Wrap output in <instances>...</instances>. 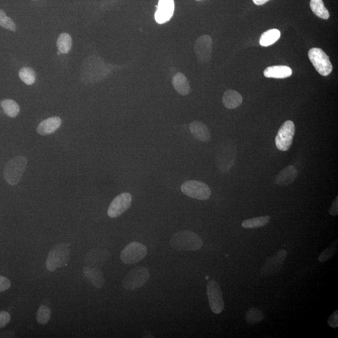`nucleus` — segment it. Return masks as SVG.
<instances>
[{
  "instance_id": "obj_1",
  "label": "nucleus",
  "mask_w": 338,
  "mask_h": 338,
  "mask_svg": "<svg viewBox=\"0 0 338 338\" xmlns=\"http://www.w3.org/2000/svg\"><path fill=\"white\" fill-rule=\"evenodd\" d=\"M170 245L178 251H193L202 248L203 242L195 233L190 230H181L171 238Z\"/></svg>"
},
{
  "instance_id": "obj_2",
  "label": "nucleus",
  "mask_w": 338,
  "mask_h": 338,
  "mask_svg": "<svg viewBox=\"0 0 338 338\" xmlns=\"http://www.w3.org/2000/svg\"><path fill=\"white\" fill-rule=\"evenodd\" d=\"M26 157L18 156L8 162L4 168V176L5 181L11 186H15L20 182L27 166Z\"/></svg>"
},
{
  "instance_id": "obj_3",
  "label": "nucleus",
  "mask_w": 338,
  "mask_h": 338,
  "mask_svg": "<svg viewBox=\"0 0 338 338\" xmlns=\"http://www.w3.org/2000/svg\"><path fill=\"white\" fill-rule=\"evenodd\" d=\"M70 247L68 244H60L53 248L48 254L46 267L50 272H54L57 268L63 267L69 262Z\"/></svg>"
},
{
  "instance_id": "obj_4",
  "label": "nucleus",
  "mask_w": 338,
  "mask_h": 338,
  "mask_svg": "<svg viewBox=\"0 0 338 338\" xmlns=\"http://www.w3.org/2000/svg\"><path fill=\"white\" fill-rule=\"evenodd\" d=\"M150 278L148 269L144 266L133 268L123 279V288L127 291H134L141 288L146 284Z\"/></svg>"
},
{
  "instance_id": "obj_5",
  "label": "nucleus",
  "mask_w": 338,
  "mask_h": 338,
  "mask_svg": "<svg viewBox=\"0 0 338 338\" xmlns=\"http://www.w3.org/2000/svg\"><path fill=\"white\" fill-rule=\"evenodd\" d=\"M308 57L316 71L322 76H328L332 71L329 56L321 48H313L308 52Z\"/></svg>"
},
{
  "instance_id": "obj_6",
  "label": "nucleus",
  "mask_w": 338,
  "mask_h": 338,
  "mask_svg": "<svg viewBox=\"0 0 338 338\" xmlns=\"http://www.w3.org/2000/svg\"><path fill=\"white\" fill-rule=\"evenodd\" d=\"M185 195L195 199L206 200L211 197V190L204 182L190 180L185 182L181 187Z\"/></svg>"
},
{
  "instance_id": "obj_7",
  "label": "nucleus",
  "mask_w": 338,
  "mask_h": 338,
  "mask_svg": "<svg viewBox=\"0 0 338 338\" xmlns=\"http://www.w3.org/2000/svg\"><path fill=\"white\" fill-rule=\"evenodd\" d=\"M146 246L138 242H132L125 247L120 254V259L125 264H133L142 261L146 256Z\"/></svg>"
},
{
  "instance_id": "obj_8",
  "label": "nucleus",
  "mask_w": 338,
  "mask_h": 338,
  "mask_svg": "<svg viewBox=\"0 0 338 338\" xmlns=\"http://www.w3.org/2000/svg\"><path fill=\"white\" fill-rule=\"evenodd\" d=\"M295 130L294 123L291 120L284 122L281 126L275 139L276 146L281 151H288L290 149Z\"/></svg>"
},
{
  "instance_id": "obj_9",
  "label": "nucleus",
  "mask_w": 338,
  "mask_h": 338,
  "mask_svg": "<svg viewBox=\"0 0 338 338\" xmlns=\"http://www.w3.org/2000/svg\"><path fill=\"white\" fill-rule=\"evenodd\" d=\"M207 294L211 311L217 315L221 313L224 309V302L221 288L217 281L211 280L208 282Z\"/></svg>"
},
{
  "instance_id": "obj_10",
  "label": "nucleus",
  "mask_w": 338,
  "mask_h": 338,
  "mask_svg": "<svg viewBox=\"0 0 338 338\" xmlns=\"http://www.w3.org/2000/svg\"><path fill=\"white\" fill-rule=\"evenodd\" d=\"M286 257L287 252L285 250L278 251L265 262L261 269V276L268 277L280 272L283 269Z\"/></svg>"
},
{
  "instance_id": "obj_11",
  "label": "nucleus",
  "mask_w": 338,
  "mask_h": 338,
  "mask_svg": "<svg viewBox=\"0 0 338 338\" xmlns=\"http://www.w3.org/2000/svg\"><path fill=\"white\" fill-rule=\"evenodd\" d=\"M213 51V40L208 35L198 38L194 44V52L198 61L201 63L210 61Z\"/></svg>"
},
{
  "instance_id": "obj_12",
  "label": "nucleus",
  "mask_w": 338,
  "mask_h": 338,
  "mask_svg": "<svg viewBox=\"0 0 338 338\" xmlns=\"http://www.w3.org/2000/svg\"><path fill=\"white\" fill-rule=\"evenodd\" d=\"M132 197L129 193L125 192L117 195L112 200L108 209V216L111 218H116L121 216L130 208Z\"/></svg>"
},
{
  "instance_id": "obj_13",
  "label": "nucleus",
  "mask_w": 338,
  "mask_h": 338,
  "mask_svg": "<svg viewBox=\"0 0 338 338\" xmlns=\"http://www.w3.org/2000/svg\"><path fill=\"white\" fill-rule=\"evenodd\" d=\"M155 13V20L159 24L167 23L173 17L175 10L174 0H159Z\"/></svg>"
},
{
  "instance_id": "obj_14",
  "label": "nucleus",
  "mask_w": 338,
  "mask_h": 338,
  "mask_svg": "<svg viewBox=\"0 0 338 338\" xmlns=\"http://www.w3.org/2000/svg\"><path fill=\"white\" fill-rule=\"evenodd\" d=\"M236 150L230 146H224L220 149L217 155V163L220 170L226 172L234 165Z\"/></svg>"
},
{
  "instance_id": "obj_15",
  "label": "nucleus",
  "mask_w": 338,
  "mask_h": 338,
  "mask_svg": "<svg viewBox=\"0 0 338 338\" xmlns=\"http://www.w3.org/2000/svg\"><path fill=\"white\" fill-rule=\"evenodd\" d=\"M110 254L108 251L103 249H93L88 252L85 257V262L88 266L98 268L108 260Z\"/></svg>"
},
{
  "instance_id": "obj_16",
  "label": "nucleus",
  "mask_w": 338,
  "mask_h": 338,
  "mask_svg": "<svg viewBox=\"0 0 338 338\" xmlns=\"http://www.w3.org/2000/svg\"><path fill=\"white\" fill-rule=\"evenodd\" d=\"M61 124V119L58 117H53L43 120L37 127V132L41 136L50 135L58 129Z\"/></svg>"
},
{
  "instance_id": "obj_17",
  "label": "nucleus",
  "mask_w": 338,
  "mask_h": 338,
  "mask_svg": "<svg viewBox=\"0 0 338 338\" xmlns=\"http://www.w3.org/2000/svg\"><path fill=\"white\" fill-rule=\"evenodd\" d=\"M190 133L198 141L207 142L211 140V133L209 128L202 122L194 121L190 123Z\"/></svg>"
},
{
  "instance_id": "obj_18",
  "label": "nucleus",
  "mask_w": 338,
  "mask_h": 338,
  "mask_svg": "<svg viewBox=\"0 0 338 338\" xmlns=\"http://www.w3.org/2000/svg\"><path fill=\"white\" fill-rule=\"evenodd\" d=\"M297 177V168L289 165L281 171L276 178V184L280 186H286L293 182Z\"/></svg>"
},
{
  "instance_id": "obj_19",
  "label": "nucleus",
  "mask_w": 338,
  "mask_h": 338,
  "mask_svg": "<svg viewBox=\"0 0 338 338\" xmlns=\"http://www.w3.org/2000/svg\"><path fill=\"white\" fill-rule=\"evenodd\" d=\"M83 273L88 281L96 288H102L105 284L104 274L98 268L87 266L84 268Z\"/></svg>"
},
{
  "instance_id": "obj_20",
  "label": "nucleus",
  "mask_w": 338,
  "mask_h": 338,
  "mask_svg": "<svg viewBox=\"0 0 338 338\" xmlns=\"http://www.w3.org/2000/svg\"><path fill=\"white\" fill-rule=\"evenodd\" d=\"M292 71L290 67L285 65H275L267 67L264 71V75L273 79H286L291 76Z\"/></svg>"
},
{
  "instance_id": "obj_21",
  "label": "nucleus",
  "mask_w": 338,
  "mask_h": 338,
  "mask_svg": "<svg viewBox=\"0 0 338 338\" xmlns=\"http://www.w3.org/2000/svg\"><path fill=\"white\" fill-rule=\"evenodd\" d=\"M224 106L229 109H234L243 103V96L237 91L227 90L222 96Z\"/></svg>"
},
{
  "instance_id": "obj_22",
  "label": "nucleus",
  "mask_w": 338,
  "mask_h": 338,
  "mask_svg": "<svg viewBox=\"0 0 338 338\" xmlns=\"http://www.w3.org/2000/svg\"><path fill=\"white\" fill-rule=\"evenodd\" d=\"M172 84L175 90L181 95H187L190 92V86L189 81L183 74H177L172 80Z\"/></svg>"
},
{
  "instance_id": "obj_23",
  "label": "nucleus",
  "mask_w": 338,
  "mask_h": 338,
  "mask_svg": "<svg viewBox=\"0 0 338 338\" xmlns=\"http://www.w3.org/2000/svg\"><path fill=\"white\" fill-rule=\"evenodd\" d=\"M281 37V32L278 29H271L264 32L260 38L259 44L262 47H269L275 44Z\"/></svg>"
},
{
  "instance_id": "obj_24",
  "label": "nucleus",
  "mask_w": 338,
  "mask_h": 338,
  "mask_svg": "<svg viewBox=\"0 0 338 338\" xmlns=\"http://www.w3.org/2000/svg\"><path fill=\"white\" fill-rule=\"evenodd\" d=\"M310 7L314 14L323 20H328L330 17L329 11L324 6L323 0H311Z\"/></svg>"
},
{
  "instance_id": "obj_25",
  "label": "nucleus",
  "mask_w": 338,
  "mask_h": 338,
  "mask_svg": "<svg viewBox=\"0 0 338 338\" xmlns=\"http://www.w3.org/2000/svg\"><path fill=\"white\" fill-rule=\"evenodd\" d=\"M271 217L269 216H261L246 219L242 223V227L245 229H254L264 226L269 223Z\"/></svg>"
},
{
  "instance_id": "obj_26",
  "label": "nucleus",
  "mask_w": 338,
  "mask_h": 338,
  "mask_svg": "<svg viewBox=\"0 0 338 338\" xmlns=\"http://www.w3.org/2000/svg\"><path fill=\"white\" fill-rule=\"evenodd\" d=\"M1 106L4 109L5 114L11 118L17 116L20 112V107L14 100L11 99H5L1 102Z\"/></svg>"
},
{
  "instance_id": "obj_27",
  "label": "nucleus",
  "mask_w": 338,
  "mask_h": 338,
  "mask_svg": "<svg viewBox=\"0 0 338 338\" xmlns=\"http://www.w3.org/2000/svg\"><path fill=\"white\" fill-rule=\"evenodd\" d=\"M56 45H57L59 52L63 54H66L71 50L72 46V37L68 33H61L58 38Z\"/></svg>"
},
{
  "instance_id": "obj_28",
  "label": "nucleus",
  "mask_w": 338,
  "mask_h": 338,
  "mask_svg": "<svg viewBox=\"0 0 338 338\" xmlns=\"http://www.w3.org/2000/svg\"><path fill=\"white\" fill-rule=\"evenodd\" d=\"M264 318V313L258 308H252L246 314V321L247 323L254 324L260 323Z\"/></svg>"
},
{
  "instance_id": "obj_29",
  "label": "nucleus",
  "mask_w": 338,
  "mask_h": 338,
  "mask_svg": "<svg viewBox=\"0 0 338 338\" xmlns=\"http://www.w3.org/2000/svg\"><path fill=\"white\" fill-rule=\"evenodd\" d=\"M20 79L28 85H33L36 82V74L33 69L29 67H23L19 72Z\"/></svg>"
},
{
  "instance_id": "obj_30",
  "label": "nucleus",
  "mask_w": 338,
  "mask_h": 338,
  "mask_svg": "<svg viewBox=\"0 0 338 338\" xmlns=\"http://www.w3.org/2000/svg\"><path fill=\"white\" fill-rule=\"evenodd\" d=\"M337 248L338 241L337 240H336V241H334L333 243L330 244V246H329L326 249H324L321 254L319 255L318 257L319 261L321 262H325L329 261L330 259H331L332 257L337 253Z\"/></svg>"
},
{
  "instance_id": "obj_31",
  "label": "nucleus",
  "mask_w": 338,
  "mask_h": 338,
  "mask_svg": "<svg viewBox=\"0 0 338 338\" xmlns=\"http://www.w3.org/2000/svg\"><path fill=\"white\" fill-rule=\"evenodd\" d=\"M52 315V311L45 305H42L37 313V321L40 324H47Z\"/></svg>"
},
{
  "instance_id": "obj_32",
  "label": "nucleus",
  "mask_w": 338,
  "mask_h": 338,
  "mask_svg": "<svg viewBox=\"0 0 338 338\" xmlns=\"http://www.w3.org/2000/svg\"><path fill=\"white\" fill-rule=\"evenodd\" d=\"M0 26L8 30L15 31L17 30L14 21L6 15L4 10L0 9Z\"/></svg>"
},
{
  "instance_id": "obj_33",
  "label": "nucleus",
  "mask_w": 338,
  "mask_h": 338,
  "mask_svg": "<svg viewBox=\"0 0 338 338\" xmlns=\"http://www.w3.org/2000/svg\"><path fill=\"white\" fill-rule=\"evenodd\" d=\"M10 314L7 311H0V329L4 328L10 321Z\"/></svg>"
},
{
  "instance_id": "obj_34",
  "label": "nucleus",
  "mask_w": 338,
  "mask_h": 338,
  "mask_svg": "<svg viewBox=\"0 0 338 338\" xmlns=\"http://www.w3.org/2000/svg\"><path fill=\"white\" fill-rule=\"evenodd\" d=\"M328 324L331 328H336L338 326V311H335L328 320Z\"/></svg>"
},
{
  "instance_id": "obj_35",
  "label": "nucleus",
  "mask_w": 338,
  "mask_h": 338,
  "mask_svg": "<svg viewBox=\"0 0 338 338\" xmlns=\"http://www.w3.org/2000/svg\"><path fill=\"white\" fill-rule=\"evenodd\" d=\"M11 286V282L9 279L0 276V292H4L9 289Z\"/></svg>"
},
{
  "instance_id": "obj_36",
  "label": "nucleus",
  "mask_w": 338,
  "mask_h": 338,
  "mask_svg": "<svg viewBox=\"0 0 338 338\" xmlns=\"http://www.w3.org/2000/svg\"><path fill=\"white\" fill-rule=\"evenodd\" d=\"M329 213L330 215L336 216L338 214V197L335 198L333 202L332 203L331 208L329 209Z\"/></svg>"
},
{
  "instance_id": "obj_37",
  "label": "nucleus",
  "mask_w": 338,
  "mask_h": 338,
  "mask_svg": "<svg viewBox=\"0 0 338 338\" xmlns=\"http://www.w3.org/2000/svg\"><path fill=\"white\" fill-rule=\"evenodd\" d=\"M254 4L256 5H262L266 4L269 0H253Z\"/></svg>"
},
{
  "instance_id": "obj_38",
  "label": "nucleus",
  "mask_w": 338,
  "mask_h": 338,
  "mask_svg": "<svg viewBox=\"0 0 338 338\" xmlns=\"http://www.w3.org/2000/svg\"><path fill=\"white\" fill-rule=\"evenodd\" d=\"M32 1H37V0H32Z\"/></svg>"
}]
</instances>
